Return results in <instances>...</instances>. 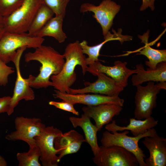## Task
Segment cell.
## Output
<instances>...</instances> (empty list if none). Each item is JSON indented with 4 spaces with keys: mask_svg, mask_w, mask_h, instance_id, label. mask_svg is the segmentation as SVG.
Here are the masks:
<instances>
[{
    "mask_svg": "<svg viewBox=\"0 0 166 166\" xmlns=\"http://www.w3.org/2000/svg\"><path fill=\"white\" fill-rule=\"evenodd\" d=\"M158 122V120H155L151 116L143 120L131 118L129 119V124L126 126L118 125L115 121L112 120V123L106 124L105 128L107 131L111 132L130 130L134 136H137L154 128L157 125Z\"/></svg>",
    "mask_w": 166,
    "mask_h": 166,
    "instance_id": "obj_18",
    "label": "cell"
},
{
    "mask_svg": "<svg viewBox=\"0 0 166 166\" xmlns=\"http://www.w3.org/2000/svg\"><path fill=\"white\" fill-rule=\"evenodd\" d=\"M90 119L84 114L80 117H71L69 118L74 128L78 126L82 129L85 134V142L90 145L95 156L98 153L100 149L97 137L98 130L96 125L91 122Z\"/></svg>",
    "mask_w": 166,
    "mask_h": 166,
    "instance_id": "obj_20",
    "label": "cell"
},
{
    "mask_svg": "<svg viewBox=\"0 0 166 166\" xmlns=\"http://www.w3.org/2000/svg\"><path fill=\"white\" fill-rule=\"evenodd\" d=\"M7 163L5 158L0 155V166H6Z\"/></svg>",
    "mask_w": 166,
    "mask_h": 166,
    "instance_id": "obj_34",
    "label": "cell"
},
{
    "mask_svg": "<svg viewBox=\"0 0 166 166\" xmlns=\"http://www.w3.org/2000/svg\"><path fill=\"white\" fill-rule=\"evenodd\" d=\"M63 55L66 61L61 71L57 75H52L50 79L52 83V86L56 90L62 93H69V89L77 79L74 71L76 67L78 65H80L83 74L84 75L88 66L86 63V58L78 41L69 44Z\"/></svg>",
    "mask_w": 166,
    "mask_h": 166,
    "instance_id": "obj_2",
    "label": "cell"
},
{
    "mask_svg": "<svg viewBox=\"0 0 166 166\" xmlns=\"http://www.w3.org/2000/svg\"><path fill=\"white\" fill-rule=\"evenodd\" d=\"M53 94L55 98H59L74 105L83 104L95 106L105 104H114L123 106L124 101L118 96H111L102 94L86 93L71 94L55 90Z\"/></svg>",
    "mask_w": 166,
    "mask_h": 166,
    "instance_id": "obj_13",
    "label": "cell"
},
{
    "mask_svg": "<svg viewBox=\"0 0 166 166\" xmlns=\"http://www.w3.org/2000/svg\"><path fill=\"white\" fill-rule=\"evenodd\" d=\"M63 18L59 16L53 17L39 31L37 36L42 38L45 36L51 37L59 43L63 42L67 38L62 28Z\"/></svg>",
    "mask_w": 166,
    "mask_h": 166,
    "instance_id": "obj_23",
    "label": "cell"
},
{
    "mask_svg": "<svg viewBox=\"0 0 166 166\" xmlns=\"http://www.w3.org/2000/svg\"><path fill=\"white\" fill-rule=\"evenodd\" d=\"M135 96V118L143 120L151 116L156 105L157 95L160 89L154 81H149L145 86L138 85Z\"/></svg>",
    "mask_w": 166,
    "mask_h": 166,
    "instance_id": "obj_9",
    "label": "cell"
},
{
    "mask_svg": "<svg viewBox=\"0 0 166 166\" xmlns=\"http://www.w3.org/2000/svg\"><path fill=\"white\" fill-rule=\"evenodd\" d=\"M49 104L58 109L72 113L76 115H79V112L74 108V105L68 102L64 101L62 102L50 101Z\"/></svg>",
    "mask_w": 166,
    "mask_h": 166,
    "instance_id": "obj_29",
    "label": "cell"
},
{
    "mask_svg": "<svg viewBox=\"0 0 166 166\" xmlns=\"http://www.w3.org/2000/svg\"><path fill=\"white\" fill-rule=\"evenodd\" d=\"M122 109V106L114 104L86 105L82 108L83 114L93 119L98 131L112 121L114 116L118 115Z\"/></svg>",
    "mask_w": 166,
    "mask_h": 166,
    "instance_id": "obj_15",
    "label": "cell"
},
{
    "mask_svg": "<svg viewBox=\"0 0 166 166\" xmlns=\"http://www.w3.org/2000/svg\"><path fill=\"white\" fill-rule=\"evenodd\" d=\"M63 133L53 126L45 127L40 134L35 137L36 145L39 148L41 156L40 160L43 166H58L60 160L57 155L54 146V140Z\"/></svg>",
    "mask_w": 166,
    "mask_h": 166,
    "instance_id": "obj_10",
    "label": "cell"
},
{
    "mask_svg": "<svg viewBox=\"0 0 166 166\" xmlns=\"http://www.w3.org/2000/svg\"><path fill=\"white\" fill-rule=\"evenodd\" d=\"M26 62L35 61L41 64L40 73L31 83L30 86L35 89L46 88L52 86L50 81L51 76L58 74L65 63L63 55L53 47L42 45L36 48L33 52H29L24 56Z\"/></svg>",
    "mask_w": 166,
    "mask_h": 166,
    "instance_id": "obj_1",
    "label": "cell"
},
{
    "mask_svg": "<svg viewBox=\"0 0 166 166\" xmlns=\"http://www.w3.org/2000/svg\"><path fill=\"white\" fill-rule=\"evenodd\" d=\"M14 72L13 67L7 66L0 59V86L6 85L8 83L9 76Z\"/></svg>",
    "mask_w": 166,
    "mask_h": 166,
    "instance_id": "obj_28",
    "label": "cell"
},
{
    "mask_svg": "<svg viewBox=\"0 0 166 166\" xmlns=\"http://www.w3.org/2000/svg\"><path fill=\"white\" fill-rule=\"evenodd\" d=\"M113 66H108L101 64L99 61L89 65L87 69L88 72L94 75L97 72L106 74L110 77L124 88L128 85L129 77L137 72L136 69H131L127 67V63L119 61H116Z\"/></svg>",
    "mask_w": 166,
    "mask_h": 166,
    "instance_id": "obj_14",
    "label": "cell"
},
{
    "mask_svg": "<svg viewBox=\"0 0 166 166\" xmlns=\"http://www.w3.org/2000/svg\"><path fill=\"white\" fill-rule=\"evenodd\" d=\"M104 38L105 40L104 41L94 46L89 45L86 40H83L80 43L83 53L88 56V57L85 58L86 63L87 65L98 61L100 52L106 42L110 41L118 40L122 43L125 39V36H123L121 33L119 34L116 32L114 34H112L110 32Z\"/></svg>",
    "mask_w": 166,
    "mask_h": 166,
    "instance_id": "obj_21",
    "label": "cell"
},
{
    "mask_svg": "<svg viewBox=\"0 0 166 166\" xmlns=\"http://www.w3.org/2000/svg\"><path fill=\"white\" fill-rule=\"evenodd\" d=\"M85 142L81 134L74 130L62 133L57 137L54 140V146L61 160L64 156L77 152L82 144Z\"/></svg>",
    "mask_w": 166,
    "mask_h": 166,
    "instance_id": "obj_17",
    "label": "cell"
},
{
    "mask_svg": "<svg viewBox=\"0 0 166 166\" xmlns=\"http://www.w3.org/2000/svg\"><path fill=\"white\" fill-rule=\"evenodd\" d=\"M27 48L23 47L18 49L12 61L15 65L17 77L13 94L11 97L9 109L7 113L8 116L13 113L15 108L21 100L24 99L26 101H30L33 100L35 98L34 92L30 86L35 76L30 74L27 78H24L22 77L20 70L21 58L23 53Z\"/></svg>",
    "mask_w": 166,
    "mask_h": 166,
    "instance_id": "obj_6",
    "label": "cell"
},
{
    "mask_svg": "<svg viewBox=\"0 0 166 166\" xmlns=\"http://www.w3.org/2000/svg\"><path fill=\"white\" fill-rule=\"evenodd\" d=\"M5 32L3 17L0 14V39Z\"/></svg>",
    "mask_w": 166,
    "mask_h": 166,
    "instance_id": "obj_32",
    "label": "cell"
},
{
    "mask_svg": "<svg viewBox=\"0 0 166 166\" xmlns=\"http://www.w3.org/2000/svg\"><path fill=\"white\" fill-rule=\"evenodd\" d=\"M156 85L160 89H166V81L159 82V83L156 84Z\"/></svg>",
    "mask_w": 166,
    "mask_h": 166,
    "instance_id": "obj_33",
    "label": "cell"
},
{
    "mask_svg": "<svg viewBox=\"0 0 166 166\" xmlns=\"http://www.w3.org/2000/svg\"><path fill=\"white\" fill-rule=\"evenodd\" d=\"M97 77V79L93 83L87 82V85L83 88L79 89H69L71 94L93 93L109 96H118L124 90V88L113 79L105 74L100 72L93 75Z\"/></svg>",
    "mask_w": 166,
    "mask_h": 166,
    "instance_id": "obj_12",
    "label": "cell"
},
{
    "mask_svg": "<svg viewBox=\"0 0 166 166\" xmlns=\"http://www.w3.org/2000/svg\"><path fill=\"white\" fill-rule=\"evenodd\" d=\"M120 5L111 0H103L98 6L89 3H83L80 11L84 13L88 11L93 13V17L101 25L104 37L109 32L113 19L120 10Z\"/></svg>",
    "mask_w": 166,
    "mask_h": 166,
    "instance_id": "obj_11",
    "label": "cell"
},
{
    "mask_svg": "<svg viewBox=\"0 0 166 166\" xmlns=\"http://www.w3.org/2000/svg\"><path fill=\"white\" fill-rule=\"evenodd\" d=\"M24 0H0V14L3 17L14 12L22 5Z\"/></svg>",
    "mask_w": 166,
    "mask_h": 166,
    "instance_id": "obj_27",
    "label": "cell"
},
{
    "mask_svg": "<svg viewBox=\"0 0 166 166\" xmlns=\"http://www.w3.org/2000/svg\"><path fill=\"white\" fill-rule=\"evenodd\" d=\"M44 40L43 38L32 37L26 33L5 32L0 39V59L7 64L12 61L18 49L23 47L35 49Z\"/></svg>",
    "mask_w": 166,
    "mask_h": 166,
    "instance_id": "obj_5",
    "label": "cell"
},
{
    "mask_svg": "<svg viewBox=\"0 0 166 166\" xmlns=\"http://www.w3.org/2000/svg\"><path fill=\"white\" fill-rule=\"evenodd\" d=\"M42 3L50 9L55 16L64 18L67 6L70 0H41Z\"/></svg>",
    "mask_w": 166,
    "mask_h": 166,
    "instance_id": "obj_26",
    "label": "cell"
},
{
    "mask_svg": "<svg viewBox=\"0 0 166 166\" xmlns=\"http://www.w3.org/2000/svg\"><path fill=\"white\" fill-rule=\"evenodd\" d=\"M39 148L36 145L29 147L26 152H18L16 157L18 166H41L39 160L41 156Z\"/></svg>",
    "mask_w": 166,
    "mask_h": 166,
    "instance_id": "obj_25",
    "label": "cell"
},
{
    "mask_svg": "<svg viewBox=\"0 0 166 166\" xmlns=\"http://www.w3.org/2000/svg\"><path fill=\"white\" fill-rule=\"evenodd\" d=\"M136 69L137 72L132 76L131 79L133 86H136L147 81H166V61L158 64L155 69L148 68L146 70L141 64L136 65Z\"/></svg>",
    "mask_w": 166,
    "mask_h": 166,
    "instance_id": "obj_19",
    "label": "cell"
},
{
    "mask_svg": "<svg viewBox=\"0 0 166 166\" xmlns=\"http://www.w3.org/2000/svg\"><path fill=\"white\" fill-rule=\"evenodd\" d=\"M129 131L125 130L122 132L117 131L110 132L106 131L102 134L101 142L102 145L109 146L115 145L121 147L132 153L136 157L140 166H147L144 161L146 156L139 147V140L146 136H153L156 134V129L152 128L146 133L137 136H130L127 135Z\"/></svg>",
    "mask_w": 166,
    "mask_h": 166,
    "instance_id": "obj_3",
    "label": "cell"
},
{
    "mask_svg": "<svg viewBox=\"0 0 166 166\" xmlns=\"http://www.w3.org/2000/svg\"><path fill=\"white\" fill-rule=\"evenodd\" d=\"M149 32L144 34L142 36H140L139 37L142 40L145 45L142 49L139 51L138 54L145 56L148 59L146 61L145 64L149 67L148 69H155L159 63L166 61V49H157L150 47L148 42Z\"/></svg>",
    "mask_w": 166,
    "mask_h": 166,
    "instance_id": "obj_22",
    "label": "cell"
},
{
    "mask_svg": "<svg viewBox=\"0 0 166 166\" xmlns=\"http://www.w3.org/2000/svg\"><path fill=\"white\" fill-rule=\"evenodd\" d=\"M142 142L149 151V156L144 161L147 166H165L166 138L157 133L144 137Z\"/></svg>",
    "mask_w": 166,
    "mask_h": 166,
    "instance_id": "obj_16",
    "label": "cell"
},
{
    "mask_svg": "<svg viewBox=\"0 0 166 166\" xmlns=\"http://www.w3.org/2000/svg\"><path fill=\"white\" fill-rule=\"evenodd\" d=\"M54 14L48 7L42 3L38 8L28 30V34L36 37L39 31L53 17Z\"/></svg>",
    "mask_w": 166,
    "mask_h": 166,
    "instance_id": "obj_24",
    "label": "cell"
},
{
    "mask_svg": "<svg viewBox=\"0 0 166 166\" xmlns=\"http://www.w3.org/2000/svg\"><path fill=\"white\" fill-rule=\"evenodd\" d=\"M98 166H137L138 163L134 155L118 146H101L98 153L93 158Z\"/></svg>",
    "mask_w": 166,
    "mask_h": 166,
    "instance_id": "obj_7",
    "label": "cell"
},
{
    "mask_svg": "<svg viewBox=\"0 0 166 166\" xmlns=\"http://www.w3.org/2000/svg\"><path fill=\"white\" fill-rule=\"evenodd\" d=\"M42 3L41 0H24L14 12L3 17L6 32L22 33L28 31Z\"/></svg>",
    "mask_w": 166,
    "mask_h": 166,
    "instance_id": "obj_4",
    "label": "cell"
},
{
    "mask_svg": "<svg viewBox=\"0 0 166 166\" xmlns=\"http://www.w3.org/2000/svg\"><path fill=\"white\" fill-rule=\"evenodd\" d=\"M14 124L15 130L7 135L6 139L24 141L29 147L36 145L35 137L39 135L45 127L39 118L17 117L15 119Z\"/></svg>",
    "mask_w": 166,
    "mask_h": 166,
    "instance_id": "obj_8",
    "label": "cell"
},
{
    "mask_svg": "<svg viewBox=\"0 0 166 166\" xmlns=\"http://www.w3.org/2000/svg\"><path fill=\"white\" fill-rule=\"evenodd\" d=\"M11 97H0V114L7 112L9 108Z\"/></svg>",
    "mask_w": 166,
    "mask_h": 166,
    "instance_id": "obj_30",
    "label": "cell"
},
{
    "mask_svg": "<svg viewBox=\"0 0 166 166\" xmlns=\"http://www.w3.org/2000/svg\"><path fill=\"white\" fill-rule=\"evenodd\" d=\"M155 0H142V3L140 8L141 11L149 7L152 10L155 9L154 2Z\"/></svg>",
    "mask_w": 166,
    "mask_h": 166,
    "instance_id": "obj_31",
    "label": "cell"
}]
</instances>
